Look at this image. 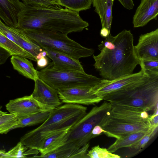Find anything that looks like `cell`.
Listing matches in <instances>:
<instances>
[{"instance_id":"obj_1","label":"cell","mask_w":158,"mask_h":158,"mask_svg":"<svg viewBox=\"0 0 158 158\" xmlns=\"http://www.w3.org/2000/svg\"><path fill=\"white\" fill-rule=\"evenodd\" d=\"M130 30H124L115 36L110 33L98 45L100 52L95 56V69L104 79L113 80L132 74L140 61L135 54Z\"/></svg>"},{"instance_id":"obj_2","label":"cell","mask_w":158,"mask_h":158,"mask_svg":"<svg viewBox=\"0 0 158 158\" xmlns=\"http://www.w3.org/2000/svg\"><path fill=\"white\" fill-rule=\"evenodd\" d=\"M89 25L79 13L67 8L25 5L18 15L16 28L68 34L81 31Z\"/></svg>"},{"instance_id":"obj_3","label":"cell","mask_w":158,"mask_h":158,"mask_svg":"<svg viewBox=\"0 0 158 158\" xmlns=\"http://www.w3.org/2000/svg\"><path fill=\"white\" fill-rule=\"evenodd\" d=\"M144 70V75L139 79L123 89L103 96V100L146 111L154 110L158 104V72Z\"/></svg>"},{"instance_id":"obj_4","label":"cell","mask_w":158,"mask_h":158,"mask_svg":"<svg viewBox=\"0 0 158 158\" xmlns=\"http://www.w3.org/2000/svg\"><path fill=\"white\" fill-rule=\"evenodd\" d=\"M86 107L65 103L52 110L40 126L23 136L20 141L28 148L39 151L44 139L58 131L71 128L87 113Z\"/></svg>"},{"instance_id":"obj_5","label":"cell","mask_w":158,"mask_h":158,"mask_svg":"<svg viewBox=\"0 0 158 158\" xmlns=\"http://www.w3.org/2000/svg\"><path fill=\"white\" fill-rule=\"evenodd\" d=\"M111 106L110 102L105 101L100 106L93 107L69 129L53 150H58L63 158H70L78 149L95 138L91 134L92 130L96 125L101 126L104 123Z\"/></svg>"},{"instance_id":"obj_6","label":"cell","mask_w":158,"mask_h":158,"mask_svg":"<svg viewBox=\"0 0 158 158\" xmlns=\"http://www.w3.org/2000/svg\"><path fill=\"white\" fill-rule=\"evenodd\" d=\"M22 32L43 49H53L78 59L91 56L94 51L70 39L67 34L35 30H21Z\"/></svg>"},{"instance_id":"obj_7","label":"cell","mask_w":158,"mask_h":158,"mask_svg":"<svg viewBox=\"0 0 158 158\" xmlns=\"http://www.w3.org/2000/svg\"><path fill=\"white\" fill-rule=\"evenodd\" d=\"M38 76L57 91L77 87L94 86L101 79L85 71H58L49 65L38 71Z\"/></svg>"},{"instance_id":"obj_8","label":"cell","mask_w":158,"mask_h":158,"mask_svg":"<svg viewBox=\"0 0 158 158\" xmlns=\"http://www.w3.org/2000/svg\"><path fill=\"white\" fill-rule=\"evenodd\" d=\"M111 104V108L107 119L114 122L149 127V115L147 111L134 107Z\"/></svg>"},{"instance_id":"obj_9","label":"cell","mask_w":158,"mask_h":158,"mask_svg":"<svg viewBox=\"0 0 158 158\" xmlns=\"http://www.w3.org/2000/svg\"><path fill=\"white\" fill-rule=\"evenodd\" d=\"M93 87L69 88L58 91L57 93L60 99L63 103L94 105L103 100V98L94 94Z\"/></svg>"},{"instance_id":"obj_10","label":"cell","mask_w":158,"mask_h":158,"mask_svg":"<svg viewBox=\"0 0 158 158\" xmlns=\"http://www.w3.org/2000/svg\"><path fill=\"white\" fill-rule=\"evenodd\" d=\"M141 68V70L138 73L126 75L113 80L101 79L97 84L93 87L94 94L102 97L106 94L127 87L143 76L144 70L143 67Z\"/></svg>"},{"instance_id":"obj_11","label":"cell","mask_w":158,"mask_h":158,"mask_svg":"<svg viewBox=\"0 0 158 158\" xmlns=\"http://www.w3.org/2000/svg\"><path fill=\"white\" fill-rule=\"evenodd\" d=\"M6 107L10 113L16 114L18 118L53 109L39 102L31 95L10 100Z\"/></svg>"},{"instance_id":"obj_12","label":"cell","mask_w":158,"mask_h":158,"mask_svg":"<svg viewBox=\"0 0 158 158\" xmlns=\"http://www.w3.org/2000/svg\"><path fill=\"white\" fill-rule=\"evenodd\" d=\"M134 50L140 61L158 60V28L140 35Z\"/></svg>"},{"instance_id":"obj_13","label":"cell","mask_w":158,"mask_h":158,"mask_svg":"<svg viewBox=\"0 0 158 158\" xmlns=\"http://www.w3.org/2000/svg\"><path fill=\"white\" fill-rule=\"evenodd\" d=\"M35 87L31 96L43 104L53 109L60 106L62 102L57 91L38 77L34 81Z\"/></svg>"},{"instance_id":"obj_14","label":"cell","mask_w":158,"mask_h":158,"mask_svg":"<svg viewBox=\"0 0 158 158\" xmlns=\"http://www.w3.org/2000/svg\"><path fill=\"white\" fill-rule=\"evenodd\" d=\"M43 49L47 51V56L52 60L49 65L52 69L58 71L84 72L79 60L53 49Z\"/></svg>"},{"instance_id":"obj_15","label":"cell","mask_w":158,"mask_h":158,"mask_svg":"<svg viewBox=\"0 0 158 158\" xmlns=\"http://www.w3.org/2000/svg\"><path fill=\"white\" fill-rule=\"evenodd\" d=\"M107 136L117 139L129 134L139 131L147 132L149 126L128 124L107 119L101 126Z\"/></svg>"},{"instance_id":"obj_16","label":"cell","mask_w":158,"mask_h":158,"mask_svg":"<svg viewBox=\"0 0 158 158\" xmlns=\"http://www.w3.org/2000/svg\"><path fill=\"white\" fill-rule=\"evenodd\" d=\"M158 15V0H141L133 16L134 27H143L156 19Z\"/></svg>"},{"instance_id":"obj_17","label":"cell","mask_w":158,"mask_h":158,"mask_svg":"<svg viewBox=\"0 0 158 158\" xmlns=\"http://www.w3.org/2000/svg\"><path fill=\"white\" fill-rule=\"evenodd\" d=\"M24 5L19 0H0V19L6 25L16 28L18 15Z\"/></svg>"},{"instance_id":"obj_18","label":"cell","mask_w":158,"mask_h":158,"mask_svg":"<svg viewBox=\"0 0 158 158\" xmlns=\"http://www.w3.org/2000/svg\"><path fill=\"white\" fill-rule=\"evenodd\" d=\"M114 0H92L94 11L99 16L102 28L110 31L112 19V8Z\"/></svg>"},{"instance_id":"obj_19","label":"cell","mask_w":158,"mask_h":158,"mask_svg":"<svg viewBox=\"0 0 158 158\" xmlns=\"http://www.w3.org/2000/svg\"><path fill=\"white\" fill-rule=\"evenodd\" d=\"M10 61L15 69L24 77L34 81L39 77L38 71L34 68L28 59L19 56L13 55Z\"/></svg>"},{"instance_id":"obj_20","label":"cell","mask_w":158,"mask_h":158,"mask_svg":"<svg viewBox=\"0 0 158 158\" xmlns=\"http://www.w3.org/2000/svg\"><path fill=\"white\" fill-rule=\"evenodd\" d=\"M14 36L17 40L18 45L33 56H36L43 49L27 36L23 33L21 30L10 27Z\"/></svg>"},{"instance_id":"obj_21","label":"cell","mask_w":158,"mask_h":158,"mask_svg":"<svg viewBox=\"0 0 158 158\" xmlns=\"http://www.w3.org/2000/svg\"><path fill=\"white\" fill-rule=\"evenodd\" d=\"M147 132L139 131L133 133L120 137L117 139L115 142L107 149L110 152L113 153L120 148H129L139 140Z\"/></svg>"},{"instance_id":"obj_22","label":"cell","mask_w":158,"mask_h":158,"mask_svg":"<svg viewBox=\"0 0 158 158\" xmlns=\"http://www.w3.org/2000/svg\"><path fill=\"white\" fill-rule=\"evenodd\" d=\"M0 46L8 51L11 56H19L35 61L37 60L35 57L10 40L0 32Z\"/></svg>"},{"instance_id":"obj_23","label":"cell","mask_w":158,"mask_h":158,"mask_svg":"<svg viewBox=\"0 0 158 158\" xmlns=\"http://www.w3.org/2000/svg\"><path fill=\"white\" fill-rule=\"evenodd\" d=\"M51 110L41 111L18 117L17 123L12 129L43 123L48 117Z\"/></svg>"},{"instance_id":"obj_24","label":"cell","mask_w":158,"mask_h":158,"mask_svg":"<svg viewBox=\"0 0 158 158\" xmlns=\"http://www.w3.org/2000/svg\"><path fill=\"white\" fill-rule=\"evenodd\" d=\"M70 128L58 131L46 138L43 141L39 151L41 155L35 157H40L52 151L55 146L65 136Z\"/></svg>"},{"instance_id":"obj_25","label":"cell","mask_w":158,"mask_h":158,"mask_svg":"<svg viewBox=\"0 0 158 158\" xmlns=\"http://www.w3.org/2000/svg\"><path fill=\"white\" fill-rule=\"evenodd\" d=\"M92 0H58V5L77 12L89 9Z\"/></svg>"},{"instance_id":"obj_26","label":"cell","mask_w":158,"mask_h":158,"mask_svg":"<svg viewBox=\"0 0 158 158\" xmlns=\"http://www.w3.org/2000/svg\"><path fill=\"white\" fill-rule=\"evenodd\" d=\"M17 123L16 114L6 113L0 116V134L6 133L12 130Z\"/></svg>"},{"instance_id":"obj_27","label":"cell","mask_w":158,"mask_h":158,"mask_svg":"<svg viewBox=\"0 0 158 158\" xmlns=\"http://www.w3.org/2000/svg\"><path fill=\"white\" fill-rule=\"evenodd\" d=\"M87 155L90 158H120L119 156L110 152L107 149L95 146L88 151Z\"/></svg>"},{"instance_id":"obj_28","label":"cell","mask_w":158,"mask_h":158,"mask_svg":"<svg viewBox=\"0 0 158 158\" xmlns=\"http://www.w3.org/2000/svg\"><path fill=\"white\" fill-rule=\"evenodd\" d=\"M158 126L148 130L145 135L139 140L129 148L137 151V152L143 149L157 132Z\"/></svg>"},{"instance_id":"obj_29","label":"cell","mask_w":158,"mask_h":158,"mask_svg":"<svg viewBox=\"0 0 158 158\" xmlns=\"http://www.w3.org/2000/svg\"><path fill=\"white\" fill-rule=\"evenodd\" d=\"M28 148L20 141L13 148L7 152L4 151L0 154L2 158H18L26 157L24 153Z\"/></svg>"},{"instance_id":"obj_30","label":"cell","mask_w":158,"mask_h":158,"mask_svg":"<svg viewBox=\"0 0 158 158\" xmlns=\"http://www.w3.org/2000/svg\"><path fill=\"white\" fill-rule=\"evenodd\" d=\"M25 5H28L51 8H57L60 6L51 0H22Z\"/></svg>"},{"instance_id":"obj_31","label":"cell","mask_w":158,"mask_h":158,"mask_svg":"<svg viewBox=\"0 0 158 158\" xmlns=\"http://www.w3.org/2000/svg\"><path fill=\"white\" fill-rule=\"evenodd\" d=\"M139 65L145 70L158 72V60H142L140 61Z\"/></svg>"},{"instance_id":"obj_32","label":"cell","mask_w":158,"mask_h":158,"mask_svg":"<svg viewBox=\"0 0 158 158\" xmlns=\"http://www.w3.org/2000/svg\"><path fill=\"white\" fill-rule=\"evenodd\" d=\"M89 147V143L78 149L70 158H88L87 155L88 150Z\"/></svg>"},{"instance_id":"obj_33","label":"cell","mask_w":158,"mask_h":158,"mask_svg":"<svg viewBox=\"0 0 158 158\" xmlns=\"http://www.w3.org/2000/svg\"><path fill=\"white\" fill-rule=\"evenodd\" d=\"M153 114L149 116V125L148 130L158 126V107H157L154 110Z\"/></svg>"},{"instance_id":"obj_34","label":"cell","mask_w":158,"mask_h":158,"mask_svg":"<svg viewBox=\"0 0 158 158\" xmlns=\"http://www.w3.org/2000/svg\"><path fill=\"white\" fill-rule=\"evenodd\" d=\"M11 56L8 51L0 46V65L4 63Z\"/></svg>"},{"instance_id":"obj_35","label":"cell","mask_w":158,"mask_h":158,"mask_svg":"<svg viewBox=\"0 0 158 158\" xmlns=\"http://www.w3.org/2000/svg\"><path fill=\"white\" fill-rule=\"evenodd\" d=\"M125 8L131 10L134 6L133 0H118Z\"/></svg>"},{"instance_id":"obj_36","label":"cell","mask_w":158,"mask_h":158,"mask_svg":"<svg viewBox=\"0 0 158 158\" xmlns=\"http://www.w3.org/2000/svg\"><path fill=\"white\" fill-rule=\"evenodd\" d=\"M105 131L99 125H97L93 128L91 134L95 137L101 135L102 133H105Z\"/></svg>"},{"instance_id":"obj_37","label":"cell","mask_w":158,"mask_h":158,"mask_svg":"<svg viewBox=\"0 0 158 158\" xmlns=\"http://www.w3.org/2000/svg\"><path fill=\"white\" fill-rule=\"evenodd\" d=\"M37 67L40 69L44 68L48 65L49 60L48 58L46 56L42 57L38 59L37 61Z\"/></svg>"},{"instance_id":"obj_38","label":"cell","mask_w":158,"mask_h":158,"mask_svg":"<svg viewBox=\"0 0 158 158\" xmlns=\"http://www.w3.org/2000/svg\"><path fill=\"white\" fill-rule=\"evenodd\" d=\"M110 33V31L105 28H102L100 30V35L101 36L105 38L107 37Z\"/></svg>"},{"instance_id":"obj_39","label":"cell","mask_w":158,"mask_h":158,"mask_svg":"<svg viewBox=\"0 0 158 158\" xmlns=\"http://www.w3.org/2000/svg\"><path fill=\"white\" fill-rule=\"evenodd\" d=\"M47 55V52L46 51L43 49V51L39 53L35 57L37 60L42 58L46 57Z\"/></svg>"},{"instance_id":"obj_40","label":"cell","mask_w":158,"mask_h":158,"mask_svg":"<svg viewBox=\"0 0 158 158\" xmlns=\"http://www.w3.org/2000/svg\"><path fill=\"white\" fill-rule=\"evenodd\" d=\"M6 113V112H4L2 111V110H1L0 109V116H1L3 114H4Z\"/></svg>"},{"instance_id":"obj_41","label":"cell","mask_w":158,"mask_h":158,"mask_svg":"<svg viewBox=\"0 0 158 158\" xmlns=\"http://www.w3.org/2000/svg\"><path fill=\"white\" fill-rule=\"evenodd\" d=\"M52 0V1L55 2H56L57 4L58 5V0ZM58 6H59V5H58Z\"/></svg>"}]
</instances>
